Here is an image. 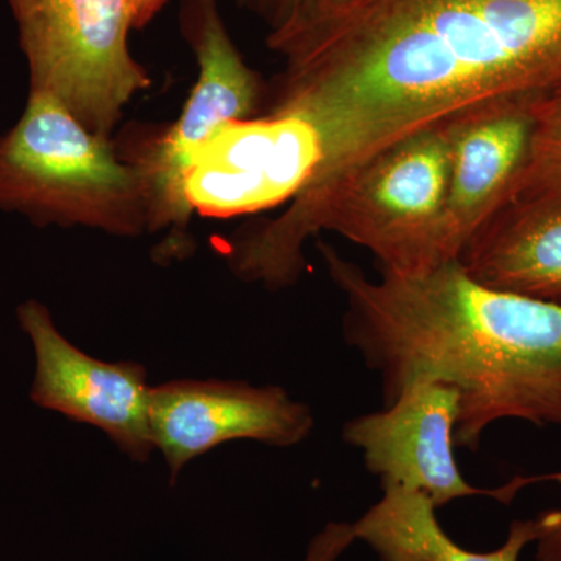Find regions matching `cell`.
Segmentation results:
<instances>
[{"label": "cell", "instance_id": "1", "mask_svg": "<svg viewBox=\"0 0 561 561\" xmlns=\"http://www.w3.org/2000/svg\"><path fill=\"white\" fill-rule=\"evenodd\" d=\"M284 68L271 111L321 142L311 180L276 221L300 236L339 181L413 133L481 103L561 87V0H335L268 33Z\"/></svg>", "mask_w": 561, "mask_h": 561}, {"label": "cell", "instance_id": "2", "mask_svg": "<svg viewBox=\"0 0 561 561\" xmlns=\"http://www.w3.org/2000/svg\"><path fill=\"white\" fill-rule=\"evenodd\" d=\"M317 249L345 297L343 339L378 373L383 404L420 379L448 383L468 451L497 421L561 427V306L482 286L459 261L371 279L330 243Z\"/></svg>", "mask_w": 561, "mask_h": 561}, {"label": "cell", "instance_id": "3", "mask_svg": "<svg viewBox=\"0 0 561 561\" xmlns=\"http://www.w3.org/2000/svg\"><path fill=\"white\" fill-rule=\"evenodd\" d=\"M0 210L36 227H84L138 238L149 231L142 181L113 142L94 135L49 92L31 90L0 136Z\"/></svg>", "mask_w": 561, "mask_h": 561}, {"label": "cell", "instance_id": "4", "mask_svg": "<svg viewBox=\"0 0 561 561\" xmlns=\"http://www.w3.org/2000/svg\"><path fill=\"white\" fill-rule=\"evenodd\" d=\"M448 187L445 121L391 144L339 181L309 221L306 241L337 232L398 275L451 264L443 253Z\"/></svg>", "mask_w": 561, "mask_h": 561}, {"label": "cell", "instance_id": "5", "mask_svg": "<svg viewBox=\"0 0 561 561\" xmlns=\"http://www.w3.org/2000/svg\"><path fill=\"white\" fill-rule=\"evenodd\" d=\"M31 90L49 92L94 135L110 139L125 105L150 88L133 58L130 0H7Z\"/></svg>", "mask_w": 561, "mask_h": 561}, {"label": "cell", "instance_id": "6", "mask_svg": "<svg viewBox=\"0 0 561 561\" xmlns=\"http://www.w3.org/2000/svg\"><path fill=\"white\" fill-rule=\"evenodd\" d=\"M180 22L197 58V83L173 125L142 142L127 162L142 181L149 231L175 228L183 234L192 216L184 198V176L192 161L214 133L251 117L262 87L236 49L217 0H181Z\"/></svg>", "mask_w": 561, "mask_h": 561}, {"label": "cell", "instance_id": "7", "mask_svg": "<svg viewBox=\"0 0 561 561\" xmlns=\"http://www.w3.org/2000/svg\"><path fill=\"white\" fill-rule=\"evenodd\" d=\"M321 161L308 121L290 113L230 122L214 133L184 176L191 213L228 219L289 203Z\"/></svg>", "mask_w": 561, "mask_h": 561}, {"label": "cell", "instance_id": "8", "mask_svg": "<svg viewBox=\"0 0 561 561\" xmlns=\"http://www.w3.org/2000/svg\"><path fill=\"white\" fill-rule=\"evenodd\" d=\"M18 320L35 353L33 404L98 427L133 461H149L154 445L146 367L135 360L95 359L77 348L43 302H22Z\"/></svg>", "mask_w": 561, "mask_h": 561}, {"label": "cell", "instance_id": "9", "mask_svg": "<svg viewBox=\"0 0 561 561\" xmlns=\"http://www.w3.org/2000/svg\"><path fill=\"white\" fill-rule=\"evenodd\" d=\"M311 408L279 386L176 379L151 387L150 431L175 483L192 460L224 443L291 448L311 435Z\"/></svg>", "mask_w": 561, "mask_h": 561}, {"label": "cell", "instance_id": "10", "mask_svg": "<svg viewBox=\"0 0 561 561\" xmlns=\"http://www.w3.org/2000/svg\"><path fill=\"white\" fill-rule=\"evenodd\" d=\"M459 412V391L448 383L420 379L381 411L346 421L342 437L359 449L365 468L379 478L382 490L416 491L437 508L478 494L504 500L508 489H478L457 467Z\"/></svg>", "mask_w": 561, "mask_h": 561}, {"label": "cell", "instance_id": "11", "mask_svg": "<svg viewBox=\"0 0 561 561\" xmlns=\"http://www.w3.org/2000/svg\"><path fill=\"white\" fill-rule=\"evenodd\" d=\"M534 103H481L446 121L449 187L443 253L457 262L468 243L501 208L529 160Z\"/></svg>", "mask_w": 561, "mask_h": 561}, {"label": "cell", "instance_id": "12", "mask_svg": "<svg viewBox=\"0 0 561 561\" xmlns=\"http://www.w3.org/2000/svg\"><path fill=\"white\" fill-rule=\"evenodd\" d=\"M459 262L482 286L561 306V190L508 202L476 232Z\"/></svg>", "mask_w": 561, "mask_h": 561}, {"label": "cell", "instance_id": "13", "mask_svg": "<svg viewBox=\"0 0 561 561\" xmlns=\"http://www.w3.org/2000/svg\"><path fill=\"white\" fill-rule=\"evenodd\" d=\"M435 511L430 497L416 491L383 489L381 500L353 523L354 535L379 561H518L541 534L538 516L513 522L501 548L474 552L446 534Z\"/></svg>", "mask_w": 561, "mask_h": 561}, {"label": "cell", "instance_id": "14", "mask_svg": "<svg viewBox=\"0 0 561 561\" xmlns=\"http://www.w3.org/2000/svg\"><path fill=\"white\" fill-rule=\"evenodd\" d=\"M534 135L526 169L512 201L535 192L561 190V87L531 105Z\"/></svg>", "mask_w": 561, "mask_h": 561}, {"label": "cell", "instance_id": "15", "mask_svg": "<svg viewBox=\"0 0 561 561\" xmlns=\"http://www.w3.org/2000/svg\"><path fill=\"white\" fill-rule=\"evenodd\" d=\"M267 27L268 33L283 31L305 21L335 0H236ZM267 33V35H268Z\"/></svg>", "mask_w": 561, "mask_h": 561}, {"label": "cell", "instance_id": "16", "mask_svg": "<svg viewBox=\"0 0 561 561\" xmlns=\"http://www.w3.org/2000/svg\"><path fill=\"white\" fill-rule=\"evenodd\" d=\"M354 541L353 524L328 523L309 541L302 561H339Z\"/></svg>", "mask_w": 561, "mask_h": 561}, {"label": "cell", "instance_id": "17", "mask_svg": "<svg viewBox=\"0 0 561 561\" xmlns=\"http://www.w3.org/2000/svg\"><path fill=\"white\" fill-rule=\"evenodd\" d=\"M541 534L537 542L538 561H561V508L538 515Z\"/></svg>", "mask_w": 561, "mask_h": 561}, {"label": "cell", "instance_id": "18", "mask_svg": "<svg viewBox=\"0 0 561 561\" xmlns=\"http://www.w3.org/2000/svg\"><path fill=\"white\" fill-rule=\"evenodd\" d=\"M168 0H130L133 28H144L164 9Z\"/></svg>", "mask_w": 561, "mask_h": 561}]
</instances>
